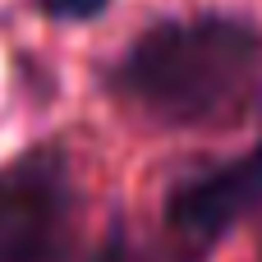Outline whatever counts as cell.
I'll return each mask as SVG.
<instances>
[{
    "label": "cell",
    "instance_id": "obj_1",
    "mask_svg": "<svg viewBox=\"0 0 262 262\" xmlns=\"http://www.w3.org/2000/svg\"><path fill=\"white\" fill-rule=\"evenodd\" d=\"M106 97L157 129H235L262 115V23L184 14L147 23L101 78Z\"/></svg>",
    "mask_w": 262,
    "mask_h": 262
},
{
    "label": "cell",
    "instance_id": "obj_2",
    "mask_svg": "<svg viewBox=\"0 0 262 262\" xmlns=\"http://www.w3.org/2000/svg\"><path fill=\"white\" fill-rule=\"evenodd\" d=\"M253 216H262V143L184 170L161 198L157 230L138 235L115 221L92 262H207Z\"/></svg>",
    "mask_w": 262,
    "mask_h": 262
},
{
    "label": "cell",
    "instance_id": "obj_3",
    "mask_svg": "<svg viewBox=\"0 0 262 262\" xmlns=\"http://www.w3.org/2000/svg\"><path fill=\"white\" fill-rule=\"evenodd\" d=\"M92 198L60 143H32L0 166V262H92Z\"/></svg>",
    "mask_w": 262,
    "mask_h": 262
},
{
    "label": "cell",
    "instance_id": "obj_5",
    "mask_svg": "<svg viewBox=\"0 0 262 262\" xmlns=\"http://www.w3.org/2000/svg\"><path fill=\"white\" fill-rule=\"evenodd\" d=\"M258 262H262V249H258Z\"/></svg>",
    "mask_w": 262,
    "mask_h": 262
},
{
    "label": "cell",
    "instance_id": "obj_4",
    "mask_svg": "<svg viewBox=\"0 0 262 262\" xmlns=\"http://www.w3.org/2000/svg\"><path fill=\"white\" fill-rule=\"evenodd\" d=\"M37 9L55 23H92L111 9V0H37Z\"/></svg>",
    "mask_w": 262,
    "mask_h": 262
}]
</instances>
